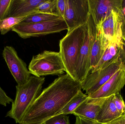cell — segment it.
<instances>
[{
    "label": "cell",
    "mask_w": 125,
    "mask_h": 124,
    "mask_svg": "<svg viewBox=\"0 0 125 124\" xmlns=\"http://www.w3.org/2000/svg\"><path fill=\"white\" fill-rule=\"evenodd\" d=\"M82 89L81 83L75 81L68 74L60 76L41 92L19 124H43L48 119L59 115Z\"/></svg>",
    "instance_id": "6da1fadb"
},
{
    "label": "cell",
    "mask_w": 125,
    "mask_h": 124,
    "mask_svg": "<svg viewBox=\"0 0 125 124\" xmlns=\"http://www.w3.org/2000/svg\"><path fill=\"white\" fill-rule=\"evenodd\" d=\"M45 81L44 77L31 76L26 83L16 86L15 99L6 117L11 118L16 124H20L27 110L41 94Z\"/></svg>",
    "instance_id": "7a4b0ae2"
},
{
    "label": "cell",
    "mask_w": 125,
    "mask_h": 124,
    "mask_svg": "<svg viewBox=\"0 0 125 124\" xmlns=\"http://www.w3.org/2000/svg\"><path fill=\"white\" fill-rule=\"evenodd\" d=\"M86 24L68 31L59 42L60 51L66 74L76 81L80 50L85 38Z\"/></svg>",
    "instance_id": "3957f363"
},
{
    "label": "cell",
    "mask_w": 125,
    "mask_h": 124,
    "mask_svg": "<svg viewBox=\"0 0 125 124\" xmlns=\"http://www.w3.org/2000/svg\"><path fill=\"white\" fill-rule=\"evenodd\" d=\"M28 70L31 74L38 77L62 75L65 71L59 52L50 51H44L33 56Z\"/></svg>",
    "instance_id": "277c9868"
},
{
    "label": "cell",
    "mask_w": 125,
    "mask_h": 124,
    "mask_svg": "<svg viewBox=\"0 0 125 124\" xmlns=\"http://www.w3.org/2000/svg\"><path fill=\"white\" fill-rule=\"evenodd\" d=\"M97 26L91 14L86 23L85 38L80 50L76 72V81L82 83L91 71L92 46Z\"/></svg>",
    "instance_id": "5b68a950"
},
{
    "label": "cell",
    "mask_w": 125,
    "mask_h": 124,
    "mask_svg": "<svg viewBox=\"0 0 125 124\" xmlns=\"http://www.w3.org/2000/svg\"><path fill=\"white\" fill-rule=\"evenodd\" d=\"M67 24L62 17L41 22L16 25L12 28L20 37L26 39L56 33L67 30Z\"/></svg>",
    "instance_id": "8992f818"
},
{
    "label": "cell",
    "mask_w": 125,
    "mask_h": 124,
    "mask_svg": "<svg viewBox=\"0 0 125 124\" xmlns=\"http://www.w3.org/2000/svg\"><path fill=\"white\" fill-rule=\"evenodd\" d=\"M121 56L101 69L90 73L81 83L82 89L86 91V95L93 94L119 70L123 65Z\"/></svg>",
    "instance_id": "52a82bcc"
},
{
    "label": "cell",
    "mask_w": 125,
    "mask_h": 124,
    "mask_svg": "<svg viewBox=\"0 0 125 124\" xmlns=\"http://www.w3.org/2000/svg\"><path fill=\"white\" fill-rule=\"evenodd\" d=\"M90 14L89 0H66L63 18L67 26V32L86 24Z\"/></svg>",
    "instance_id": "ba28073f"
},
{
    "label": "cell",
    "mask_w": 125,
    "mask_h": 124,
    "mask_svg": "<svg viewBox=\"0 0 125 124\" xmlns=\"http://www.w3.org/2000/svg\"><path fill=\"white\" fill-rule=\"evenodd\" d=\"M2 55L17 85L26 83L31 77V74L26 63L19 57L15 49L10 46L4 47Z\"/></svg>",
    "instance_id": "9c48e42d"
},
{
    "label": "cell",
    "mask_w": 125,
    "mask_h": 124,
    "mask_svg": "<svg viewBox=\"0 0 125 124\" xmlns=\"http://www.w3.org/2000/svg\"><path fill=\"white\" fill-rule=\"evenodd\" d=\"M89 2L90 14L97 26L112 11L118 13L123 8V0H89Z\"/></svg>",
    "instance_id": "30bf717a"
},
{
    "label": "cell",
    "mask_w": 125,
    "mask_h": 124,
    "mask_svg": "<svg viewBox=\"0 0 125 124\" xmlns=\"http://www.w3.org/2000/svg\"><path fill=\"white\" fill-rule=\"evenodd\" d=\"M125 85V67L123 64L119 70L98 90L89 97L104 98L120 92Z\"/></svg>",
    "instance_id": "8fae6325"
},
{
    "label": "cell",
    "mask_w": 125,
    "mask_h": 124,
    "mask_svg": "<svg viewBox=\"0 0 125 124\" xmlns=\"http://www.w3.org/2000/svg\"><path fill=\"white\" fill-rule=\"evenodd\" d=\"M44 0H12L8 11L7 17H27L38 12V7Z\"/></svg>",
    "instance_id": "7c38bea8"
},
{
    "label": "cell",
    "mask_w": 125,
    "mask_h": 124,
    "mask_svg": "<svg viewBox=\"0 0 125 124\" xmlns=\"http://www.w3.org/2000/svg\"><path fill=\"white\" fill-rule=\"evenodd\" d=\"M108 98H91L88 96L86 99L79 106L73 114L75 116H82L97 121L98 113Z\"/></svg>",
    "instance_id": "4fadbf2b"
},
{
    "label": "cell",
    "mask_w": 125,
    "mask_h": 124,
    "mask_svg": "<svg viewBox=\"0 0 125 124\" xmlns=\"http://www.w3.org/2000/svg\"><path fill=\"white\" fill-rule=\"evenodd\" d=\"M109 42L103 33L101 27L97 26V31L91 50V71L100 60Z\"/></svg>",
    "instance_id": "5bb4252c"
},
{
    "label": "cell",
    "mask_w": 125,
    "mask_h": 124,
    "mask_svg": "<svg viewBox=\"0 0 125 124\" xmlns=\"http://www.w3.org/2000/svg\"><path fill=\"white\" fill-rule=\"evenodd\" d=\"M100 27L109 41L122 39L118 13L114 11L106 17Z\"/></svg>",
    "instance_id": "9a60e30c"
},
{
    "label": "cell",
    "mask_w": 125,
    "mask_h": 124,
    "mask_svg": "<svg viewBox=\"0 0 125 124\" xmlns=\"http://www.w3.org/2000/svg\"><path fill=\"white\" fill-rule=\"evenodd\" d=\"M125 44L123 39L110 41L100 60L90 72L101 69L121 56L124 50Z\"/></svg>",
    "instance_id": "2e32d148"
},
{
    "label": "cell",
    "mask_w": 125,
    "mask_h": 124,
    "mask_svg": "<svg viewBox=\"0 0 125 124\" xmlns=\"http://www.w3.org/2000/svg\"><path fill=\"white\" fill-rule=\"evenodd\" d=\"M114 98V95L108 97L103 105L97 118L98 122L107 124L121 116L115 106Z\"/></svg>",
    "instance_id": "e0dca14e"
},
{
    "label": "cell",
    "mask_w": 125,
    "mask_h": 124,
    "mask_svg": "<svg viewBox=\"0 0 125 124\" xmlns=\"http://www.w3.org/2000/svg\"><path fill=\"white\" fill-rule=\"evenodd\" d=\"M62 17L58 14H48L43 12H36L27 16L19 24H26L50 21Z\"/></svg>",
    "instance_id": "ac0fdd59"
},
{
    "label": "cell",
    "mask_w": 125,
    "mask_h": 124,
    "mask_svg": "<svg viewBox=\"0 0 125 124\" xmlns=\"http://www.w3.org/2000/svg\"><path fill=\"white\" fill-rule=\"evenodd\" d=\"M87 97L88 96L87 95L84 94L82 91H80L65 106L59 114L67 115L69 114H73L75 110L82 102L86 99Z\"/></svg>",
    "instance_id": "d6986e66"
},
{
    "label": "cell",
    "mask_w": 125,
    "mask_h": 124,
    "mask_svg": "<svg viewBox=\"0 0 125 124\" xmlns=\"http://www.w3.org/2000/svg\"><path fill=\"white\" fill-rule=\"evenodd\" d=\"M26 17H7L0 22V32L1 35H5L11 30L13 27L19 24Z\"/></svg>",
    "instance_id": "ffe728a7"
},
{
    "label": "cell",
    "mask_w": 125,
    "mask_h": 124,
    "mask_svg": "<svg viewBox=\"0 0 125 124\" xmlns=\"http://www.w3.org/2000/svg\"><path fill=\"white\" fill-rule=\"evenodd\" d=\"M57 0H44L38 7L37 11L43 13L58 14L57 11Z\"/></svg>",
    "instance_id": "44dd1931"
},
{
    "label": "cell",
    "mask_w": 125,
    "mask_h": 124,
    "mask_svg": "<svg viewBox=\"0 0 125 124\" xmlns=\"http://www.w3.org/2000/svg\"><path fill=\"white\" fill-rule=\"evenodd\" d=\"M42 124H70L69 117L67 115L59 114L48 119Z\"/></svg>",
    "instance_id": "7402d4cb"
},
{
    "label": "cell",
    "mask_w": 125,
    "mask_h": 124,
    "mask_svg": "<svg viewBox=\"0 0 125 124\" xmlns=\"http://www.w3.org/2000/svg\"><path fill=\"white\" fill-rule=\"evenodd\" d=\"M114 101L117 109L120 114L121 116L125 114V103L123 98L120 92L114 95Z\"/></svg>",
    "instance_id": "603a6c76"
},
{
    "label": "cell",
    "mask_w": 125,
    "mask_h": 124,
    "mask_svg": "<svg viewBox=\"0 0 125 124\" xmlns=\"http://www.w3.org/2000/svg\"><path fill=\"white\" fill-rule=\"evenodd\" d=\"M12 0H0V22L7 17Z\"/></svg>",
    "instance_id": "cb8c5ba5"
},
{
    "label": "cell",
    "mask_w": 125,
    "mask_h": 124,
    "mask_svg": "<svg viewBox=\"0 0 125 124\" xmlns=\"http://www.w3.org/2000/svg\"><path fill=\"white\" fill-rule=\"evenodd\" d=\"M118 15L120 23L122 39L125 44V7H123L118 12Z\"/></svg>",
    "instance_id": "d4e9b609"
},
{
    "label": "cell",
    "mask_w": 125,
    "mask_h": 124,
    "mask_svg": "<svg viewBox=\"0 0 125 124\" xmlns=\"http://www.w3.org/2000/svg\"><path fill=\"white\" fill-rule=\"evenodd\" d=\"M13 102V100L7 95L5 91L0 87V105L6 107L7 104H10Z\"/></svg>",
    "instance_id": "484cf974"
},
{
    "label": "cell",
    "mask_w": 125,
    "mask_h": 124,
    "mask_svg": "<svg viewBox=\"0 0 125 124\" xmlns=\"http://www.w3.org/2000/svg\"><path fill=\"white\" fill-rule=\"evenodd\" d=\"M66 4V0H57L58 13L62 18L64 15Z\"/></svg>",
    "instance_id": "4316f807"
},
{
    "label": "cell",
    "mask_w": 125,
    "mask_h": 124,
    "mask_svg": "<svg viewBox=\"0 0 125 124\" xmlns=\"http://www.w3.org/2000/svg\"><path fill=\"white\" fill-rule=\"evenodd\" d=\"M75 124H102L95 121H92L80 116H76Z\"/></svg>",
    "instance_id": "83f0119b"
},
{
    "label": "cell",
    "mask_w": 125,
    "mask_h": 124,
    "mask_svg": "<svg viewBox=\"0 0 125 124\" xmlns=\"http://www.w3.org/2000/svg\"><path fill=\"white\" fill-rule=\"evenodd\" d=\"M105 124H125V114L120 116L109 123Z\"/></svg>",
    "instance_id": "f1b7e54d"
},
{
    "label": "cell",
    "mask_w": 125,
    "mask_h": 124,
    "mask_svg": "<svg viewBox=\"0 0 125 124\" xmlns=\"http://www.w3.org/2000/svg\"><path fill=\"white\" fill-rule=\"evenodd\" d=\"M121 60L123 64L125 67V44L124 45V49L122 53L121 56Z\"/></svg>",
    "instance_id": "f546056e"
},
{
    "label": "cell",
    "mask_w": 125,
    "mask_h": 124,
    "mask_svg": "<svg viewBox=\"0 0 125 124\" xmlns=\"http://www.w3.org/2000/svg\"><path fill=\"white\" fill-rule=\"evenodd\" d=\"M123 7H125V0H123Z\"/></svg>",
    "instance_id": "4dcf8cb0"
}]
</instances>
